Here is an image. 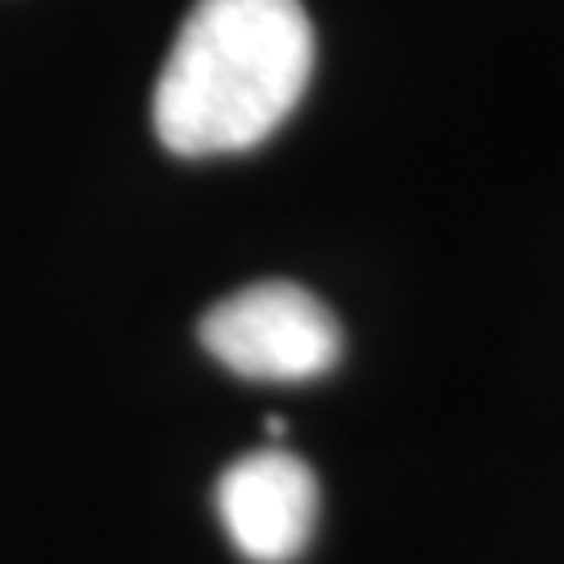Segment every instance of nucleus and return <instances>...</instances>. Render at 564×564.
<instances>
[{
	"instance_id": "3",
	"label": "nucleus",
	"mask_w": 564,
	"mask_h": 564,
	"mask_svg": "<svg viewBox=\"0 0 564 564\" xmlns=\"http://www.w3.org/2000/svg\"><path fill=\"white\" fill-rule=\"evenodd\" d=\"M230 544L251 564L297 561L318 523V481L284 447H263L226 468L214 489Z\"/></svg>"
},
{
	"instance_id": "1",
	"label": "nucleus",
	"mask_w": 564,
	"mask_h": 564,
	"mask_svg": "<svg viewBox=\"0 0 564 564\" xmlns=\"http://www.w3.org/2000/svg\"><path fill=\"white\" fill-rule=\"evenodd\" d=\"M314 72L302 0H197L155 80V134L172 155H239L272 139Z\"/></svg>"
},
{
	"instance_id": "2",
	"label": "nucleus",
	"mask_w": 564,
	"mask_h": 564,
	"mask_svg": "<svg viewBox=\"0 0 564 564\" xmlns=\"http://www.w3.org/2000/svg\"><path fill=\"white\" fill-rule=\"evenodd\" d=\"M202 347L247 381H314L343 356L335 314L293 281H260L205 310Z\"/></svg>"
}]
</instances>
